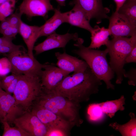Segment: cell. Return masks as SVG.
<instances>
[{
  "label": "cell",
  "instance_id": "16",
  "mask_svg": "<svg viewBox=\"0 0 136 136\" xmlns=\"http://www.w3.org/2000/svg\"><path fill=\"white\" fill-rule=\"evenodd\" d=\"M40 26L30 25L22 21L19 27V33L20 35L27 48V52L32 58H35L33 50L35 43L39 38Z\"/></svg>",
  "mask_w": 136,
  "mask_h": 136
},
{
  "label": "cell",
  "instance_id": "12",
  "mask_svg": "<svg viewBox=\"0 0 136 136\" xmlns=\"http://www.w3.org/2000/svg\"><path fill=\"white\" fill-rule=\"evenodd\" d=\"M0 108L4 116L0 120L6 121L9 124L26 112L18 105L13 95L3 89L0 92Z\"/></svg>",
  "mask_w": 136,
  "mask_h": 136
},
{
  "label": "cell",
  "instance_id": "23",
  "mask_svg": "<svg viewBox=\"0 0 136 136\" xmlns=\"http://www.w3.org/2000/svg\"><path fill=\"white\" fill-rule=\"evenodd\" d=\"M87 113L89 120L92 122L100 120L103 118L104 114L99 103L89 104L87 109Z\"/></svg>",
  "mask_w": 136,
  "mask_h": 136
},
{
  "label": "cell",
  "instance_id": "41",
  "mask_svg": "<svg viewBox=\"0 0 136 136\" xmlns=\"http://www.w3.org/2000/svg\"><path fill=\"white\" fill-rule=\"evenodd\" d=\"M3 90L2 88L1 85V83H0V92L1 91Z\"/></svg>",
  "mask_w": 136,
  "mask_h": 136
},
{
  "label": "cell",
  "instance_id": "18",
  "mask_svg": "<svg viewBox=\"0 0 136 136\" xmlns=\"http://www.w3.org/2000/svg\"><path fill=\"white\" fill-rule=\"evenodd\" d=\"M53 16L41 26L39 38L43 36H47L55 32L56 29L61 24L66 23L64 13H61L59 8L55 9Z\"/></svg>",
  "mask_w": 136,
  "mask_h": 136
},
{
  "label": "cell",
  "instance_id": "36",
  "mask_svg": "<svg viewBox=\"0 0 136 136\" xmlns=\"http://www.w3.org/2000/svg\"><path fill=\"white\" fill-rule=\"evenodd\" d=\"M14 38L3 36L0 37V46L12 42Z\"/></svg>",
  "mask_w": 136,
  "mask_h": 136
},
{
  "label": "cell",
  "instance_id": "40",
  "mask_svg": "<svg viewBox=\"0 0 136 136\" xmlns=\"http://www.w3.org/2000/svg\"><path fill=\"white\" fill-rule=\"evenodd\" d=\"M8 0H0V5Z\"/></svg>",
  "mask_w": 136,
  "mask_h": 136
},
{
  "label": "cell",
  "instance_id": "10",
  "mask_svg": "<svg viewBox=\"0 0 136 136\" xmlns=\"http://www.w3.org/2000/svg\"><path fill=\"white\" fill-rule=\"evenodd\" d=\"M70 73L53 64L46 63L40 76L41 86L45 90H53Z\"/></svg>",
  "mask_w": 136,
  "mask_h": 136
},
{
  "label": "cell",
  "instance_id": "9",
  "mask_svg": "<svg viewBox=\"0 0 136 136\" xmlns=\"http://www.w3.org/2000/svg\"><path fill=\"white\" fill-rule=\"evenodd\" d=\"M13 123L32 136H46L48 131L46 126L31 111L26 112L16 118Z\"/></svg>",
  "mask_w": 136,
  "mask_h": 136
},
{
  "label": "cell",
  "instance_id": "33",
  "mask_svg": "<svg viewBox=\"0 0 136 136\" xmlns=\"http://www.w3.org/2000/svg\"><path fill=\"white\" fill-rule=\"evenodd\" d=\"M20 75H18L4 91L11 94L13 93L16 86Z\"/></svg>",
  "mask_w": 136,
  "mask_h": 136
},
{
  "label": "cell",
  "instance_id": "14",
  "mask_svg": "<svg viewBox=\"0 0 136 136\" xmlns=\"http://www.w3.org/2000/svg\"><path fill=\"white\" fill-rule=\"evenodd\" d=\"M50 0H23L18 7L19 11L29 18L41 16L46 17L48 12L55 9Z\"/></svg>",
  "mask_w": 136,
  "mask_h": 136
},
{
  "label": "cell",
  "instance_id": "31",
  "mask_svg": "<svg viewBox=\"0 0 136 136\" xmlns=\"http://www.w3.org/2000/svg\"><path fill=\"white\" fill-rule=\"evenodd\" d=\"M136 70L135 68L131 69L128 72H126L124 74V77L128 79L129 85L135 86L136 85Z\"/></svg>",
  "mask_w": 136,
  "mask_h": 136
},
{
  "label": "cell",
  "instance_id": "37",
  "mask_svg": "<svg viewBox=\"0 0 136 136\" xmlns=\"http://www.w3.org/2000/svg\"><path fill=\"white\" fill-rule=\"evenodd\" d=\"M113 1L115 2L116 6L115 12H117L126 0H113Z\"/></svg>",
  "mask_w": 136,
  "mask_h": 136
},
{
  "label": "cell",
  "instance_id": "11",
  "mask_svg": "<svg viewBox=\"0 0 136 136\" xmlns=\"http://www.w3.org/2000/svg\"><path fill=\"white\" fill-rule=\"evenodd\" d=\"M109 29L113 38L128 37L136 35V27L133 26L124 16L113 12L109 17Z\"/></svg>",
  "mask_w": 136,
  "mask_h": 136
},
{
  "label": "cell",
  "instance_id": "35",
  "mask_svg": "<svg viewBox=\"0 0 136 136\" xmlns=\"http://www.w3.org/2000/svg\"><path fill=\"white\" fill-rule=\"evenodd\" d=\"M11 26L7 18L1 21L0 23V33L1 34L4 30Z\"/></svg>",
  "mask_w": 136,
  "mask_h": 136
},
{
  "label": "cell",
  "instance_id": "25",
  "mask_svg": "<svg viewBox=\"0 0 136 136\" xmlns=\"http://www.w3.org/2000/svg\"><path fill=\"white\" fill-rule=\"evenodd\" d=\"M16 3V0H8L0 5V21L12 14Z\"/></svg>",
  "mask_w": 136,
  "mask_h": 136
},
{
  "label": "cell",
  "instance_id": "6",
  "mask_svg": "<svg viewBox=\"0 0 136 136\" xmlns=\"http://www.w3.org/2000/svg\"><path fill=\"white\" fill-rule=\"evenodd\" d=\"M6 56L11 64L12 74L31 75L40 77L44 64L31 57L25 49L8 54Z\"/></svg>",
  "mask_w": 136,
  "mask_h": 136
},
{
  "label": "cell",
  "instance_id": "8",
  "mask_svg": "<svg viewBox=\"0 0 136 136\" xmlns=\"http://www.w3.org/2000/svg\"><path fill=\"white\" fill-rule=\"evenodd\" d=\"M70 4L80 8L89 21L91 19L95 18L97 23H99L102 19H109V17L107 14L110 10L103 6L102 0H73Z\"/></svg>",
  "mask_w": 136,
  "mask_h": 136
},
{
  "label": "cell",
  "instance_id": "21",
  "mask_svg": "<svg viewBox=\"0 0 136 136\" xmlns=\"http://www.w3.org/2000/svg\"><path fill=\"white\" fill-rule=\"evenodd\" d=\"M125 98L123 95L118 99L107 101L99 103L102 110L104 113L111 118L119 110L123 111L125 109L123 105L125 104Z\"/></svg>",
  "mask_w": 136,
  "mask_h": 136
},
{
  "label": "cell",
  "instance_id": "2",
  "mask_svg": "<svg viewBox=\"0 0 136 136\" xmlns=\"http://www.w3.org/2000/svg\"><path fill=\"white\" fill-rule=\"evenodd\" d=\"M35 104L49 110L74 125L80 126L83 122L79 114V103L70 100L53 90H47L43 88Z\"/></svg>",
  "mask_w": 136,
  "mask_h": 136
},
{
  "label": "cell",
  "instance_id": "19",
  "mask_svg": "<svg viewBox=\"0 0 136 136\" xmlns=\"http://www.w3.org/2000/svg\"><path fill=\"white\" fill-rule=\"evenodd\" d=\"M90 33L91 42L88 47L92 49L99 48L103 45H105L109 40V36L110 35L108 28L100 27L98 25L93 28Z\"/></svg>",
  "mask_w": 136,
  "mask_h": 136
},
{
  "label": "cell",
  "instance_id": "38",
  "mask_svg": "<svg viewBox=\"0 0 136 136\" xmlns=\"http://www.w3.org/2000/svg\"><path fill=\"white\" fill-rule=\"evenodd\" d=\"M59 5L61 6H64L65 5V2L66 0H55Z\"/></svg>",
  "mask_w": 136,
  "mask_h": 136
},
{
  "label": "cell",
  "instance_id": "27",
  "mask_svg": "<svg viewBox=\"0 0 136 136\" xmlns=\"http://www.w3.org/2000/svg\"><path fill=\"white\" fill-rule=\"evenodd\" d=\"M24 49H25L22 46L15 45L12 42L0 46V53L9 54Z\"/></svg>",
  "mask_w": 136,
  "mask_h": 136
},
{
  "label": "cell",
  "instance_id": "17",
  "mask_svg": "<svg viewBox=\"0 0 136 136\" xmlns=\"http://www.w3.org/2000/svg\"><path fill=\"white\" fill-rule=\"evenodd\" d=\"M64 13L66 23L85 29L90 33L93 30L83 12L77 6L74 5L71 10Z\"/></svg>",
  "mask_w": 136,
  "mask_h": 136
},
{
  "label": "cell",
  "instance_id": "20",
  "mask_svg": "<svg viewBox=\"0 0 136 136\" xmlns=\"http://www.w3.org/2000/svg\"><path fill=\"white\" fill-rule=\"evenodd\" d=\"M130 120L127 123L122 125L116 122L110 123L109 125L117 131H119L122 136H135L136 135V117L133 113L129 114Z\"/></svg>",
  "mask_w": 136,
  "mask_h": 136
},
{
  "label": "cell",
  "instance_id": "1",
  "mask_svg": "<svg viewBox=\"0 0 136 136\" xmlns=\"http://www.w3.org/2000/svg\"><path fill=\"white\" fill-rule=\"evenodd\" d=\"M101 81L88 66L84 71L68 75L53 90L70 100L80 103L88 101L98 93Z\"/></svg>",
  "mask_w": 136,
  "mask_h": 136
},
{
  "label": "cell",
  "instance_id": "3",
  "mask_svg": "<svg viewBox=\"0 0 136 136\" xmlns=\"http://www.w3.org/2000/svg\"><path fill=\"white\" fill-rule=\"evenodd\" d=\"M83 40L79 38L74 44L78 48L72 52L85 60L95 75L105 83L107 89H114L115 86L111 80L114 77V73L107 61L106 56L108 51L91 49L84 46Z\"/></svg>",
  "mask_w": 136,
  "mask_h": 136
},
{
  "label": "cell",
  "instance_id": "24",
  "mask_svg": "<svg viewBox=\"0 0 136 136\" xmlns=\"http://www.w3.org/2000/svg\"><path fill=\"white\" fill-rule=\"evenodd\" d=\"M4 126L3 136H32L30 133L26 132L20 128L15 126L14 127L10 126L7 121L0 120Z\"/></svg>",
  "mask_w": 136,
  "mask_h": 136
},
{
  "label": "cell",
  "instance_id": "26",
  "mask_svg": "<svg viewBox=\"0 0 136 136\" xmlns=\"http://www.w3.org/2000/svg\"><path fill=\"white\" fill-rule=\"evenodd\" d=\"M11 70V63L7 57L0 59V78L6 76Z\"/></svg>",
  "mask_w": 136,
  "mask_h": 136
},
{
  "label": "cell",
  "instance_id": "13",
  "mask_svg": "<svg viewBox=\"0 0 136 136\" xmlns=\"http://www.w3.org/2000/svg\"><path fill=\"white\" fill-rule=\"evenodd\" d=\"M77 33H67L64 35H60L55 32L47 36L43 42L34 46L33 50L36 55L53 49L64 48L71 40L77 41L78 39Z\"/></svg>",
  "mask_w": 136,
  "mask_h": 136
},
{
  "label": "cell",
  "instance_id": "7",
  "mask_svg": "<svg viewBox=\"0 0 136 136\" xmlns=\"http://www.w3.org/2000/svg\"><path fill=\"white\" fill-rule=\"evenodd\" d=\"M46 127L48 130L56 128L68 133L74 125L70 122L41 106L35 104L31 111Z\"/></svg>",
  "mask_w": 136,
  "mask_h": 136
},
{
  "label": "cell",
  "instance_id": "15",
  "mask_svg": "<svg viewBox=\"0 0 136 136\" xmlns=\"http://www.w3.org/2000/svg\"><path fill=\"white\" fill-rule=\"evenodd\" d=\"M55 55L57 60L58 67L70 73L83 71L88 66L85 61L70 55L65 52L63 53L57 52Z\"/></svg>",
  "mask_w": 136,
  "mask_h": 136
},
{
  "label": "cell",
  "instance_id": "34",
  "mask_svg": "<svg viewBox=\"0 0 136 136\" xmlns=\"http://www.w3.org/2000/svg\"><path fill=\"white\" fill-rule=\"evenodd\" d=\"M136 62V45L133 48L125 60V64Z\"/></svg>",
  "mask_w": 136,
  "mask_h": 136
},
{
  "label": "cell",
  "instance_id": "30",
  "mask_svg": "<svg viewBox=\"0 0 136 136\" xmlns=\"http://www.w3.org/2000/svg\"><path fill=\"white\" fill-rule=\"evenodd\" d=\"M19 27L11 26L4 30L1 33L3 36L15 38L19 33Z\"/></svg>",
  "mask_w": 136,
  "mask_h": 136
},
{
  "label": "cell",
  "instance_id": "29",
  "mask_svg": "<svg viewBox=\"0 0 136 136\" xmlns=\"http://www.w3.org/2000/svg\"><path fill=\"white\" fill-rule=\"evenodd\" d=\"M17 75L12 74L11 75L0 78L1 85L2 89L5 90Z\"/></svg>",
  "mask_w": 136,
  "mask_h": 136
},
{
  "label": "cell",
  "instance_id": "28",
  "mask_svg": "<svg viewBox=\"0 0 136 136\" xmlns=\"http://www.w3.org/2000/svg\"><path fill=\"white\" fill-rule=\"evenodd\" d=\"M22 15L19 11L16 12L8 17L11 25L19 27L22 21L21 17Z\"/></svg>",
  "mask_w": 136,
  "mask_h": 136
},
{
  "label": "cell",
  "instance_id": "39",
  "mask_svg": "<svg viewBox=\"0 0 136 136\" xmlns=\"http://www.w3.org/2000/svg\"><path fill=\"white\" fill-rule=\"evenodd\" d=\"M3 113L0 108V120L2 119L3 118Z\"/></svg>",
  "mask_w": 136,
  "mask_h": 136
},
{
  "label": "cell",
  "instance_id": "5",
  "mask_svg": "<svg viewBox=\"0 0 136 136\" xmlns=\"http://www.w3.org/2000/svg\"><path fill=\"white\" fill-rule=\"evenodd\" d=\"M42 89L40 76L20 75L13 96L25 111H30Z\"/></svg>",
  "mask_w": 136,
  "mask_h": 136
},
{
  "label": "cell",
  "instance_id": "32",
  "mask_svg": "<svg viewBox=\"0 0 136 136\" xmlns=\"http://www.w3.org/2000/svg\"><path fill=\"white\" fill-rule=\"evenodd\" d=\"M68 133L60 129L54 128L48 130L46 136H67Z\"/></svg>",
  "mask_w": 136,
  "mask_h": 136
},
{
  "label": "cell",
  "instance_id": "4",
  "mask_svg": "<svg viewBox=\"0 0 136 136\" xmlns=\"http://www.w3.org/2000/svg\"><path fill=\"white\" fill-rule=\"evenodd\" d=\"M136 45V35L131 37L113 38L105 45L110 56V66L116 75V83L121 84L126 72L123 67L125 60Z\"/></svg>",
  "mask_w": 136,
  "mask_h": 136
},
{
  "label": "cell",
  "instance_id": "22",
  "mask_svg": "<svg viewBox=\"0 0 136 136\" xmlns=\"http://www.w3.org/2000/svg\"><path fill=\"white\" fill-rule=\"evenodd\" d=\"M136 27V0H126L117 12Z\"/></svg>",
  "mask_w": 136,
  "mask_h": 136
}]
</instances>
